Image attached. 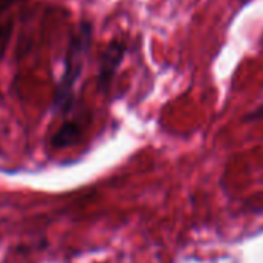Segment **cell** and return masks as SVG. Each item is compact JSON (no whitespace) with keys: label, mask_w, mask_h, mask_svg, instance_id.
Listing matches in <instances>:
<instances>
[{"label":"cell","mask_w":263,"mask_h":263,"mask_svg":"<svg viewBox=\"0 0 263 263\" xmlns=\"http://www.w3.org/2000/svg\"><path fill=\"white\" fill-rule=\"evenodd\" d=\"M17 2H21V0H0V16H2L4 13H7Z\"/></svg>","instance_id":"8992f818"},{"label":"cell","mask_w":263,"mask_h":263,"mask_svg":"<svg viewBox=\"0 0 263 263\" xmlns=\"http://www.w3.org/2000/svg\"><path fill=\"white\" fill-rule=\"evenodd\" d=\"M82 138V125L76 121H68L59 127V130L51 138V146L56 149H64L74 146Z\"/></svg>","instance_id":"3957f363"},{"label":"cell","mask_w":263,"mask_h":263,"mask_svg":"<svg viewBox=\"0 0 263 263\" xmlns=\"http://www.w3.org/2000/svg\"><path fill=\"white\" fill-rule=\"evenodd\" d=\"M4 16V14H2ZM0 16V61L4 59L7 47L10 44L11 34H13V19L8 17H2Z\"/></svg>","instance_id":"277c9868"},{"label":"cell","mask_w":263,"mask_h":263,"mask_svg":"<svg viewBox=\"0 0 263 263\" xmlns=\"http://www.w3.org/2000/svg\"><path fill=\"white\" fill-rule=\"evenodd\" d=\"M245 122H255V121H263V104H260L257 108L251 110L249 113H246L243 116Z\"/></svg>","instance_id":"5b68a950"},{"label":"cell","mask_w":263,"mask_h":263,"mask_svg":"<svg viewBox=\"0 0 263 263\" xmlns=\"http://www.w3.org/2000/svg\"><path fill=\"white\" fill-rule=\"evenodd\" d=\"M251 2V0H241V5H248Z\"/></svg>","instance_id":"52a82bcc"},{"label":"cell","mask_w":263,"mask_h":263,"mask_svg":"<svg viewBox=\"0 0 263 263\" xmlns=\"http://www.w3.org/2000/svg\"><path fill=\"white\" fill-rule=\"evenodd\" d=\"M127 47L124 41L113 39L108 42V45L104 48L101 59H99V68L96 76V85L101 93H108L113 84V79L121 68V64L125 58Z\"/></svg>","instance_id":"7a4b0ae2"},{"label":"cell","mask_w":263,"mask_h":263,"mask_svg":"<svg viewBox=\"0 0 263 263\" xmlns=\"http://www.w3.org/2000/svg\"><path fill=\"white\" fill-rule=\"evenodd\" d=\"M93 41V25L90 21H81L70 36L64 59V71L53 96V110L67 115L74 105V88L85 68Z\"/></svg>","instance_id":"6da1fadb"}]
</instances>
